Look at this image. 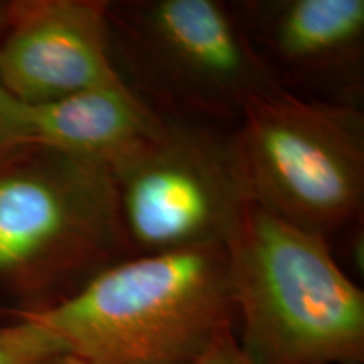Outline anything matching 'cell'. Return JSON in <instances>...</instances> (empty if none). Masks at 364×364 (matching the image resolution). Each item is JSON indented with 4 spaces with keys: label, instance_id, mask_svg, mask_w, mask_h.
I'll return each mask as SVG.
<instances>
[{
    "label": "cell",
    "instance_id": "6da1fadb",
    "mask_svg": "<svg viewBox=\"0 0 364 364\" xmlns=\"http://www.w3.org/2000/svg\"><path fill=\"white\" fill-rule=\"evenodd\" d=\"M14 316L85 364H184L236 331L226 245L135 255L63 302Z\"/></svg>",
    "mask_w": 364,
    "mask_h": 364
},
{
    "label": "cell",
    "instance_id": "7a4b0ae2",
    "mask_svg": "<svg viewBox=\"0 0 364 364\" xmlns=\"http://www.w3.org/2000/svg\"><path fill=\"white\" fill-rule=\"evenodd\" d=\"M226 252L236 338L255 364L364 363V292L329 241L250 204Z\"/></svg>",
    "mask_w": 364,
    "mask_h": 364
},
{
    "label": "cell",
    "instance_id": "3957f363",
    "mask_svg": "<svg viewBox=\"0 0 364 364\" xmlns=\"http://www.w3.org/2000/svg\"><path fill=\"white\" fill-rule=\"evenodd\" d=\"M134 257L110 167L31 147L0 167V287L38 311Z\"/></svg>",
    "mask_w": 364,
    "mask_h": 364
},
{
    "label": "cell",
    "instance_id": "277c9868",
    "mask_svg": "<svg viewBox=\"0 0 364 364\" xmlns=\"http://www.w3.org/2000/svg\"><path fill=\"white\" fill-rule=\"evenodd\" d=\"M118 80L162 118L235 127L245 105L282 90L233 2L107 0Z\"/></svg>",
    "mask_w": 364,
    "mask_h": 364
},
{
    "label": "cell",
    "instance_id": "5b68a950",
    "mask_svg": "<svg viewBox=\"0 0 364 364\" xmlns=\"http://www.w3.org/2000/svg\"><path fill=\"white\" fill-rule=\"evenodd\" d=\"M250 203L331 243L361 225L364 112L295 97H255L233 127Z\"/></svg>",
    "mask_w": 364,
    "mask_h": 364
},
{
    "label": "cell",
    "instance_id": "8992f818",
    "mask_svg": "<svg viewBox=\"0 0 364 364\" xmlns=\"http://www.w3.org/2000/svg\"><path fill=\"white\" fill-rule=\"evenodd\" d=\"M110 172L134 257L226 245L252 204L233 127L164 118Z\"/></svg>",
    "mask_w": 364,
    "mask_h": 364
},
{
    "label": "cell",
    "instance_id": "52a82bcc",
    "mask_svg": "<svg viewBox=\"0 0 364 364\" xmlns=\"http://www.w3.org/2000/svg\"><path fill=\"white\" fill-rule=\"evenodd\" d=\"M255 51L295 97L363 108L364 0H233Z\"/></svg>",
    "mask_w": 364,
    "mask_h": 364
},
{
    "label": "cell",
    "instance_id": "ba28073f",
    "mask_svg": "<svg viewBox=\"0 0 364 364\" xmlns=\"http://www.w3.org/2000/svg\"><path fill=\"white\" fill-rule=\"evenodd\" d=\"M107 0L7 2L0 81L29 107L122 83L107 39Z\"/></svg>",
    "mask_w": 364,
    "mask_h": 364
},
{
    "label": "cell",
    "instance_id": "9c48e42d",
    "mask_svg": "<svg viewBox=\"0 0 364 364\" xmlns=\"http://www.w3.org/2000/svg\"><path fill=\"white\" fill-rule=\"evenodd\" d=\"M34 147L113 167L161 130L164 118L124 83L90 88L58 102L27 105Z\"/></svg>",
    "mask_w": 364,
    "mask_h": 364
},
{
    "label": "cell",
    "instance_id": "30bf717a",
    "mask_svg": "<svg viewBox=\"0 0 364 364\" xmlns=\"http://www.w3.org/2000/svg\"><path fill=\"white\" fill-rule=\"evenodd\" d=\"M65 354L61 341L29 318L0 326V364H48Z\"/></svg>",
    "mask_w": 364,
    "mask_h": 364
},
{
    "label": "cell",
    "instance_id": "8fae6325",
    "mask_svg": "<svg viewBox=\"0 0 364 364\" xmlns=\"http://www.w3.org/2000/svg\"><path fill=\"white\" fill-rule=\"evenodd\" d=\"M34 147L27 105L19 102L0 81V167Z\"/></svg>",
    "mask_w": 364,
    "mask_h": 364
},
{
    "label": "cell",
    "instance_id": "7c38bea8",
    "mask_svg": "<svg viewBox=\"0 0 364 364\" xmlns=\"http://www.w3.org/2000/svg\"><path fill=\"white\" fill-rule=\"evenodd\" d=\"M184 364H255L238 343L236 331H226L198 358Z\"/></svg>",
    "mask_w": 364,
    "mask_h": 364
},
{
    "label": "cell",
    "instance_id": "4fadbf2b",
    "mask_svg": "<svg viewBox=\"0 0 364 364\" xmlns=\"http://www.w3.org/2000/svg\"><path fill=\"white\" fill-rule=\"evenodd\" d=\"M48 364H85V363H81L80 359L70 356V354H65V356L53 359V361H49Z\"/></svg>",
    "mask_w": 364,
    "mask_h": 364
},
{
    "label": "cell",
    "instance_id": "5bb4252c",
    "mask_svg": "<svg viewBox=\"0 0 364 364\" xmlns=\"http://www.w3.org/2000/svg\"><path fill=\"white\" fill-rule=\"evenodd\" d=\"M6 12H7V2H0V34H2L4 24H6Z\"/></svg>",
    "mask_w": 364,
    "mask_h": 364
}]
</instances>
